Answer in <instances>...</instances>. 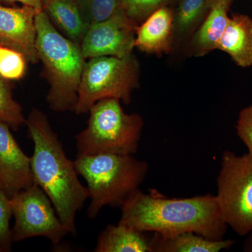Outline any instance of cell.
<instances>
[{
    "mask_svg": "<svg viewBox=\"0 0 252 252\" xmlns=\"http://www.w3.org/2000/svg\"><path fill=\"white\" fill-rule=\"evenodd\" d=\"M119 224L165 237L193 232L209 240H224L228 225L222 218L216 196L167 198L150 190H136L120 207Z\"/></svg>",
    "mask_w": 252,
    "mask_h": 252,
    "instance_id": "cell-1",
    "label": "cell"
},
{
    "mask_svg": "<svg viewBox=\"0 0 252 252\" xmlns=\"http://www.w3.org/2000/svg\"><path fill=\"white\" fill-rule=\"evenodd\" d=\"M26 125L34 143L31 158L34 183L51 199L69 234L76 235V216L89 199L87 188L79 180L74 162L68 158L45 113L33 108Z\"/></svg>",
    "mask_w": 252,
    "mask_h": 252,
    "instance_id": "cell-2",
    "label": "cell"
},
{
    "mask_svg": "<svg viewBox=\"0 0 252 252\" xmlns=\"http://www.w3.org/2000/svg\"><path fill=\"white\" fill-rule=\"evenodd\" d=\"M36 49L49 85L46 102L54 112H75L86 59L81 46L56 29L43 10L35 16Z\"/></svg>",
    "mask_w": 252,
    "mask_h": 252,
    "instance_id": "cell-3",
    "label": "cell"
},
{
    "mask_svg": "<svg viewBox=\"0 0 252 252\" xmlns=\"http://www.w3.org/2000/svg\"><path fill=\"white\" fill-rule=\"evenodd\" d=\"M78 175L84 177L91 202L87 216L94 220L104 207L122 206L140 189L148 173V164L133 155L77 156Z\"/></svg>",
    "mask_w": 252,
    "mask_h": 252,
    "instance_id": "cell-4",
    "label": "cell"
},
{
    "mask_svg": "<svg viewBox=\"0 0 252 252\" xmlns=\"http://www.w3.org/2000/svg\"><path fill=\"white\" fill-rule=\"evenodd\" d=\"M121 102L104 99L91 107L87 126L75 137L77 156L137 153L143 119L138 114H126Z\"/></svg>",
    "mask_w": 252,
    "mask_h": 252,
    "instance_id": "cell-5",
    "label": "cell"
},
{
    "mask_svg": "<svg viewBox=\"0 0 252 252\" xmlns=\"http://www.w3.org/2000/svg\"><path fill=\"white\" fill-rule=\"evenodd\" d=\"M140 63L133 54L125 58L102 56L91 59L83 71L75 113H89L101 99H118L125 104L140 86Z\"/></svg>",
    "mask_w": 252,
    "mask_h": 252,
    "instance_id": "cell-6",
    "label": "cell"
},
{
    "mask_svg": "<svg viewBox=\"0 0 252 252\" xmlns=\"http://www.w3.org/2000/svg\"><path fill=\"white\" fill-rule=\"evenodd\" d=\"M217 182L222 218L237 234L248 235L252 230V156L225 150Z\"/></svg>",
    "mask_w": 252,
    "mask_h": 252,
    "instance_id": "cell-7",
    "label": "cell"
},
{
    "mask_svg": "<svg viewBox=\"0 0 252 252\" xmlns=\"http://www.w3.org/2000/svg\"><path fill=\"white\" fill-rule=\"evenodd\" d=\"M11 202L15 218L11 228L14 243L44 237L54 245H59L69 234L51 199L36 184L15 194Z\"/></svg>",
    "mask_w": 252,
    "mask_h": 252,
    "instance_id": "cell-8",
    "label": "cell"
},
{
    "mask_svg": "<svg viewBox=\"0 0 252 252\" xmlns=\"http://www.w3.org/2000/svg\"><path fill=\"white\" fill-rule=\"evenodd\" d=\"M120 10L112 17L89 26L81 43L84 58H125L132 54L138 27Z\"/></svg>",
    "mask_w": 252,
    "mask_h": 252,
    "instance_id": "cell-9",
    "label": "cell"
},
{
    "mask_svg": "<svg viewBox=\"0 0 252 252\" xmlns=\"http://www.w3.org/2000/svg\"><path fill=\"white\" fill-rule=\"evenodd\" d=\"M36 11L31 6L12 8L0 5V45L19 51L28 62H39L36 49Z\"/></svg>",
    "mask_w": 252,
    "mask_h": 252,
    "instance_id": "cell-10",
    "label": "cell"
},
{
    "mask_svg": "<svg viewBox=\"0 0 252 252\" xmlns=\"http://www.w3.org/2000/svg\"><path fill=\"white\" fill-rule=\"evenodd\" d=\"M33 184L31 158L19 147L9 126L0 122V189L11 198Z\"/></svg>",
    "mask_w": 252,
    "mask_h": 252,
    "instance_id": "cell-11",
    "label": "cell"
},
{
    "mask_svg": "<svg viewBox=\"0 0 252 252\" xmlns=\"http://www.w3.org/2000/svg\"><path fill=\"white\" fill-rule=\"evenodd\" d=\"M173 21L169 6L157 10L137 27L134 47L149 54H170L175 46Z\"/></svg>",
    "mask_w": 252,
    "mask_h": 252,
    "instance_id": "cell-12",
    "label": "cell"
},
{
    "mask_svg": "<svg viewBox=\"0 0 252 252\" xmlns=\"http://www.w3.org/2000/svg\"><path fill=\"white\" fill-rule=\"evenodd\" d=\"M234 0H214L206 17L187 41L186 52L190 56L203 57L217 49L229 18Z\"/></svg>",
    "mask_w": 252,
    "mask_h": 252,
    "instance_id": "cell-13",
    "label": "cell"
},
{
    "mask_svg": "<svg viewBox=\"0 0 252 252\" xmlns=\"http://www.w3.org/2000/svg\"><path fill=\"white\" fill-rule=\"evenodd\" d=\"M217 49L229 55L240 67L252 66V18L247 15L232 14Z\"/></svg>",
    "mask_w": 252,
    "mask_h": 252,
    "instance_id": "cell-14",
    "label": "cell"
},
{
    "mask_svg": "<svg viewBox=\"0 0 252 252\" xmlns=\"http://www.w3.org/2000/svg\"><path fill=\"white\" fill-rule=\"evenodd\" d=\"M43 11L55 27L71 41L81 45L89 26L74 0H44Z\"/></svg>",
    "mask_w": 252,
    "mask_h": 252,
    "instance_id": "cell-15",
    "label": "cell"
},
{
    "mask_svg": "<svg viewBox=\"0 0 252 252\" xmlns=\"http://www.w3.org/2000/svg\"><path fill=\"white\" fill-rule=\"evenodd\" d=\"M235 243L233 240H209L193 232L172 237L154 233L149 242L152 252H220L229 250Z\"/></svg>",
    "mask_w": 252,
    "mask_h": 252,
    "instance_id": "cell-16",
    "label": "cell"
},
{
    "mask_svg": "<svg viewBox=\"0 0 252 252\" xmlns=\"http://www.w3.org/2000/svg\"><path fill=\"white\" fill-rule=\"evenodd\" d=\"M144 232L119 224L108 225L99 233L94 252H152Z\"/></svg>",
    "mask_w": 252,
    "mask_h": 252,
    "instance_id": "cell-17",
    "label": "cell"
},
{
    "mask_svg": "<svg viewBox=\"0 0 252 252\" xmlns=\"http://www.w3.org/2000/svg\"><path fill=\"white\" fill-rule=\"evenodd\" d=\"M214 0H179L174 12V42L189 41L206 17Z\"/></svg>",
    "mask_w": 252,
    "mask_h": 252,
    "instance_id": "cell-18",
    "label": "cell"
},
{
    "mask_svg": "<svg viewBox=\"0 0 252 252\" xmlns=\"http://www.w3.org/2000/svg\"><path fill=\"white\" fill-rule=\"evenodd\" d=\"M0 122L9 126L11 130H18L26 125V119L23 107L13 94L9 81L0 76Z\"/></svg>",
    "mask_w": 252,
    "mask_h": 252,
    "instance_id": "cell-19",
    "label": "cell"
},
{
    "mask_svg": "<svg viewBox=\"0 0 252 252\" xmlns=\"http://www.w3.org/2000/svg\"><path fill=\"white\" fill-rule=\"evenodd\" d=\"M77 3L89 26L109 19L121 10V0H79Z\"/></svg>",
    "mask_w": 252,
    "mask_h": 252,
    "instance_id": "cell-20",
    "label": "cell"
},
{
    "mask_svg": "<svg viewBox=\"0 0 252 252\" xmlns=\"http://www.w3.org/2000/svg\"><path fill=\"white\" fill-rule=\"evenodd\" d=\"M28 60L19 51L0 45V76L7 81H18L26 75Z\"/></svg>",
    "mask_w": 252,
    "mask_h": 252,
    "instance_id": "cell-21",
    "label": "cell"
},
{
    "mask_svg": "<svg viewBox=\"0 0 252 252\" xmlns=\"http://www.w3.org/2000/svg\"><path fill=\"white\" fill-rule=\"evenodd\" d=\"M175 0H121V10L140 26L157 10L168 6Z\"/></svg>",
    "mask_w": 252,
    "mask_h": 252,
    "instance_id": "cell-22",
    "label": "cell"
},
{
    "mask_svg": "<svg viewBox=\"0 0 252 252\" xmlns=\"http://www.w3.org/2000/svg\"><path fill=\"white\" fill-rule=\"evenodd\" d=\"M13 217L11 198L0 189V252L12 250V232L10 221Z\"/></svg>",
    "mask_w": 252,
    "mask_h": 252,
    "instance_id": "cell-23",
    "label": "cell"
},
{
    "mask_svg": "<svg viewBox=\"0 0 252 252\" xmlns=\"http://www.w3.org/2000/svg\"><path fill=\"white\" fill-rule=\"evenodd\" d=\"M237 134L252 156V105L242 109L237 122Z\"/></svg>",
    "mask_w": 252,
    "mask_h": 252,
    "instance_id": "cell-24",
    "label": "cell"
},
{
    "mask_svg": "<svg viewBox=\"0 0 252 252\" xmlns=\"http://www.w3.org/2000/svg\"><path fill=\"white\" fill-rule=\"evenodd\" d=\"M6 1L21 3L24 6H31L39 11L43 10V4H44V0H6Z\"/></svg>",
    "mask_w": 252,
    "mask_h": 252,
    "instance_id": "cell-25",
    "label": "cell"
},
{
    "mask_svg": "<svg viewBox=\"0 0 252 252\" xmlns=\"http://www.w3.org/2000/svg\"><path fill=\"white\" fill-rule=\"evenodd\" d=\"M243 250L245 252H252V230L244 242Z\"/></svg>",
    "mask_w": 252,
    "mask_h": 252,
    "instance_id": "cell-26",
    "label": "cell"
},
{
    "mask_svg": "<svg viewBox=\"0 0 252 252\" xmlns=\"http://www.w3.org/2000/svg\"><path fill=\"white\" fill-rule=\"evenodd\" d=\"M74 1H78L79 0H74Z\"/></svg>",
    "mask_w": 252,
    "mask_h": 252,
    "instance_id": "cell-27",
    "label": "cell"
}]
</instances>
